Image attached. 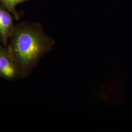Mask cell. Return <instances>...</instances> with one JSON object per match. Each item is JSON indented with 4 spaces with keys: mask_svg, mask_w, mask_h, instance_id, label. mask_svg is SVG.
<instances>
[{
    "mask_svg": "<svg viewBox=\"0 0 132 132\" xmlns=\"http://www.w3.org/2000/svg\"><path fill=\"white\" fill-rule=\"evenodd\" d=\"M54 41L40 24L29 22L15 25L7 47L21 78L29 76L43 56L51 51Z\"/></svg>",
    "mask_w": 132,
    "mask_h": 132,
    "instance_id": "obj_1",
    "label": "cell"
},
{
    "mask_svg": "<svg viewBox=\"0 0 132 132\" xmlns=\"http://www.w3.org/2000/svg\"><path fill=\"white\" fill-rule=\"evenodd\" d=\"M0 78L13 81L21 79L19 71L7 46L0 41Z\"/></svg>",
    "mask_w": 132,
    "mask_h": 132,
    "instance_id": "obj_2",
    "label": "cell"
},
{
    "mask_svg": "<svg viewBox=\"0 0 132 132\" xmlns=\"http://www.w3.org/2000/svg\"><path fill=\"white\" fill-rule=\"evenodd\" d=\"M14 16L8 10L0 3V41L7 46L10 37L15 27Z\"/></svg>",
    "mask_w": 132,
    "mask_h": 132,
    "instance_id": "obj_3",
    "label": "cell"
},
{
    "mask_svg": "<svg viewBox=\"0 0 132 132\" xmlns=\"http://www.w3.org/2000/svg\"><path fill=\"white\" fill-rule=\"evenodd\" d=\"M29 0H0V3L5 7L14 16L16 20H19L21 14L16 10V6L19 4L27 2Z\"/></svg>",
    "mask_w": 132,
    "mask_h": 132,
    "instance_id": "obj_4",
    "label": "cell"
}]
</instances>
